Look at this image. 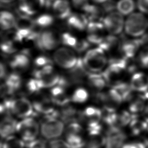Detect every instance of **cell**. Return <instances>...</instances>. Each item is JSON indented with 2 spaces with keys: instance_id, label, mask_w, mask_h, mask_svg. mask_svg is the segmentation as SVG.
Wrapping results in <instances>:
<instances>
[{
  "instance_id": "cell-43",
  "label": "cell",
  "mask_w": 148,
  "mask_h": 148,
  "mask_svg": "<svg viewBox=\"0 0 148 148\" xmlns=\"http://www.w3.org/2000/svg\"><path fill=\"white\" fill-rule=\"evenodd\" d=\"M102 8L104 12L110 13L113 12L116 8V3L113 0H108L106 2L102 4Z\"/></svg>"
},
{
  "instance_id": "cell-29",
  "label": "cell",
  "mask_w": 148,
  "mask_h": 148,
  "mask_svg": "<svg viewBox=\"0 0 148 148\" xmlns=\"http://www.w3.org/2000/svg\"><path fill=\"white\" fill-rule=\"evenodd\" d=\"M136 7L135 0H119L116 3L117 12L123 16H128L134 12Z\"/></svg>"
},
{
  "instance_id": "cell-9",
  "label": "cell",
  "mask_w": 148,
  "mask_h": 148,
  "mask_svg": "<svg viewBox=\"0 0 148 148\" xmlns=\"http://www.w3.org/2000/svg\"><path fill=\"white\" fill-rule=\"evenodd\" d=\"M146 35L140 38L124 39L120 42L119 49L121 56L127 59L134 58L137 55L140 47L146 43Z\"/></svg>"
},
{
  "instance_id": "cell-26",
  "label": "cell",
  "mask_w": 148,
  "mask_h": 148,
  "mask_svg": "<svg viewBox=\"0 0 148 148\" xmlns=\"http://www.w3.org/2000/svg\"><path fill=\"white\" fill-rule=\"evenodd\" d=\"M112 88H114L119 93L123 101H128L134 95V91L130 83L125 82L120 80L113 84Z\"/></svg>"
},
{
  "instance_id": "cell-6",
  "label": "cell",
  "mask_w": 148,
  "mask_h": 148,
  "mask_svg": "<svg viewBox=\"0 0 148 148\" xmlns=\"http://www.w3.org/2000/svg\"><path fill=\"white\" fill-rule=\"evenodd\" d=\"M83 60L86 68L90 72H100L107 64L105 51L99 47L88 50Z\"/></svg>"
},
{
  "instance_id": "cell-19",
  "label": "cell",
  "mask_w": 148,
  "mask_h": 148,
  "mask_svg": "<svg viewBox=\"0 0 148 148\" xmlns=\"http://www.w3.org/2000/svg\"><path fill=\"white\" fill-rule=\"evenodd\" d=\"M17 122L12 115L4 116L0 124V132L2 139L16 134Z\"/></svg>"
},
{
  "instance_id": "cell-34",
  "label": "cell",
  "mask_w": 148,
  "mask_h": 148,
  "mask_svg": "<svg viewBox=\"0 0 148 148\" xmlns=\"http://www.w3.org/2000/svg\"><path fill=\"white\" fill-rule=\"evenodd\" d=\"M14 38H4L1 42V50L4 54H10L15 53L17 49L14 44Z\"/></svg>"
},
{
  "instance_id": "cell-46",
  "label": "cell",
  "mask_w": 148,
  "mask_h": 148,
  "mask_svg": "<svg viewBox=\"0 0 148 148\" xmlns=\"http://www.w3.org/2000/svg\"><path fill=\"white\" fill-rule=\"evenodd\" d=\"M143 114V116H145L148 119V101L146 102V105Z\"/></svg>"
},
{
  "instance_id": "cell-11",
  "label": "cell",
  "mask_w": 148,
  "mask_h": 148,
  "mask_svg": "<svg viewBox=\"0 0 148 148\" xmlns=\"http://www.w3.org/2000/svg\"><path fill=\"white\" fill-rule=\"evenodd\" d=\"M34 42L39 50L49 51L53 50L58 46L60 39L53 31L46 30L40 31Z\"/></svg>"
},
{
  "instance_id": "cell-42",
  "label": "cell",
  "mask_w": 148,
  "mask_h": 148,
  "mask_svg": "<svg viewBox=\"0 0 148 148\" xmlns=\"http://www.w3.org/2000/svg\"><path fill=\"white\" fill-rule=\"evenodd\" d=\"M136 8L138 10L145 14H148V0H137Z\"/></svg>"
},
{
  "instance_id": "cell-37",
  "label": "cell",
  "mask_w": 148,
  "mask_h": 148,
  "mask_svg": "<svg viewBox=\"0 0 148 148\" xmlns=\"http://www.w3.org/2000/svg\"><path fill=\"white\" fill-rule=\"evenodd\" d=\"M35 69H40L47 66L53 65L52 60L46 56H39L34 60Z\"/></svg>"
},
{
  "instance_id": "cell-17",
  "label": "cell",
  "mask_w": 148,
  "mask_h": 148,
  "mask_svg": "<svg viewBox=\"0 0 148 148\" xmlns=\"http://www.w3.org/2000/svg\"><path fill=\"white\" fill-rule=\"evenodd\" d=\"M30 63V54L27 50H24L16 54L10 61V66L17 72L27 69Z\"/></svg>"
},
{
  "instance_id": "cell-40",
  "label": "cell",
  "mask_w": 148,
  "mask_h": 148,
  "mask_svg": "<svg viewBox=\"0 0 148 148\" xmlns=\"http://www.w3.org/2000/svg\"><path fill=\"white\" fill-rule=\"evenodd\" d=\"M90 44L91 43L87 40V39H81L77 40V42L73 49L76 52L81 53L87 50L90 47Z\"/></svg>"
},
{
  "instance_id": "cell-30",
  "label": "cell",
  "mask_w": 148,
  "mask_h": 148,
  "mask_svg": "<svg viewBox=\"0 0 148 148\" xmlns=\"http://www.w3.org/2000/svg\"><path fill=\"white\" fill-rule=\"evenodd\" d=\"M119 39L114 35L110 34L104 37L102 42L98 45V47L104 51H109L116 46H119Z\"/></svg>"
},
{
  "instance_id": "cell-20",
  "label": "cell",
  "mask_w": 148,
  "mask_h": 148,
  "mask_svg": "<svg viewBox=\"0 0 148 148\" xmlns=\"http://www.w3.org/2000/svg\"><path fill=\"white\" fill-rule=\"evenodd\" d=\"M51 8L54 15L60 19L67 18L72 14L68 0H54L52 3Z\"/></svg>"
},
{
  "instance_id": "cell-38",
  "label": "cell",
  "mask_w": 148,
  "mask_h": 148,
  "mask_svg": "<svg viewBox=\"0 0 148 148\" xmlns=\"http://www.w3.org/2000/svg\"><path fill=\"white\" fill-rule=\"evenodd\" d=\"M25 148H47V140L44 138H37L26 143Z\"/></svg>"
},
{
  "instance_id": "cell-4",
  "label": "cell",
  "mask_w": 148,
  "mask_h": 148,
  "mask_svg": "<svg viewBox=\"0 0 148 148\" xmlns=\"http://www.w3.org/2000/svg\"><path fill=\"white\" fill-rule=\"evenodd\" d=\"M39 134H40V123L32 116L18 121L16 135L26 143L38 138Z\"/></svg>"
},
{
  "instance_id": "cell-47",
  "label": "cell",
  "mask_w": 148,
  "mask_h": 148,
  "mask_svg": "<svg viewBox=\"0 0 148 148\" xmlns=\"http://www.w3.org/2000/svg\"><path fill=\"white\" fill-rule=\"evenodd\" d=\"M93 2L97 4H103L106 2L108 0H92Z\"/></svg>"
},
{
  "instance_id": "cell-48",
  "label": "cell",
  "mask_w": 148,
  "mask_h": 148,
  "mask_svg": "<svg viewBox=\"0 0 148 148\" xmlns=\"http://www.w3.org/2000/svg\"><path fill=\"white\" fill-rule=\"evenodd\" d=\"M0 1H1V2L2 4L6 5V4H9V3L12 2L14 0H0Z\"/></svg>"
},
{
  "instance_id": "cell-24",
  "label": "cell",
  "mask_w": 148,
  "mask_h": 148,
  "mask_svg": "<svg viewBox=\"0 0 148 148\" xmlns=\"http://www.w3.org/2000/svg\"><path fill=\"white\" fill-rule=\"evenodd\" d=\"M87 79L90 86L97 91L102 90L107 84L102 73H89Z\"/></svg>"
},
{
  "instance_id": "cell-7",
  "label": "cell",
  "mask_w": 148,
  "mask_h": 148,
  "mask_svg": "<svg viewBox=\"0 0 148 148\" xmlns=\"http://www.w3.org/2000/svg\"><path fill=\"white\" fill-rule=\"evenodd\" d=\"M83 148H106V136L102 124L87 128Z\"/></svg>"
},
{
  "instance_id": "cell-45",
  "label": "cell",
  "mask_w": 148,
  "mask_h": 148,
  "mask_svg": "<svg viewBox=\"0 0 148 148\" xmlns=\"http://www.w3.org/2000/svg\"><path fill=\"white\" fill-rule=\"evenodd\" d=\"M6 68L5 65V64L2 62L1 63V78L5 79L6 77Z\"/></svg>"
},
{
  "instance_id": "cell-41",
  "label": "cell",
  "mask_w": 148,
  "mask_h": 148,
  "mask_svg": "<svg viewBox=\"0 0 148 148\" xmlns=\"http://www.w3.org/2000/svg\"><path fill=\"white\" fill-rule=\"evenodd\" d=\"M148 144L142 141L126 142L121 148H147Z\"/></svg>"
},
{
  "instance_id": "cell-33",
  "label": "cell",
  "mask_w": 148,
  "mask_h": 148,
  "mask_svg": "<svg viewBox=\"0 0 148 148\" xmlns=\"http://www.w3.org/2000/svg\"><path fill=\"white\" fill-rule=\"evenodd\" d=\"M54 17L50 14L44 13L38 16L34 22L35 25L41 28H47L50 27L54 23Z\"/></svg>"
},
{
  "instance_id": "cell-31",
  "label": "cell",
  "mask_w": 148,
  "mask_h": 148,
  "mask_svg": "<svg viewBox=\"0 0 148 148\" xmlns=\"http://www.w3.org/2000/svg\"><path fill=\"white\" fill-rule=\"evenodd\" d=\"M136 56V60L139 66L148 69V44L143 45Z\"/></svg>"
},
{
  "instance_id": "cell-15",
  "label": "cell",
  "mask_w": 148,
  "mask_h": 148,
  "mask_svg": "<svg viewBox=\"0 0 148 148\" xmlns=\"http://www.w3.org/2000/svg\"><path fill=\"white\" fill-rule=\"evenodd\" d=\"M87 69L86 68L83 60L81 58H78L76 65L69 69L68 76H66L71 85V84H81L86 78L88 76Z\"/></svg>"
},
{
  "instance_id": "cell-8",
  "label": "cell",
  "mask_w": 148,
  "mask_h": 148,
  "mask_svg": "<svg viewBox=\"0 0 148 148\" xmlns=\"http://www.w3.org/2000/svg\"><path fill=\"white\" fill-rule=\"evenodd\" d=\"M102 110L95 106H90L79 112L77 121L85 127V128L94 127L102 124Z\"/></svg>"
},
{
  "instance_id": "cell-16",
  "label": "cell",
  "mask_w": 148,
  "mask_h": 148,
  "mask_svg": "<svg viewBox=\"0 0 148 148\" xmlns=\"http://www.w3.org/2000/svg\"><path fill=\"white\" fill-rule=\"evenodd\" d=\"M130 84L133 91L138 93L148 91V74L141 71L135 72L131 76Z\"/></svg>"
},
{
  "instance_id": "cell-49",
  "label": "cell",
  "mask_w": 148,
  "mask_h": 148,
  "mask_svg": "<svg viewBox=\"0 0 148 148\" xmlns=\"http://www.w3.org/2000/svg\"><path fill=\"white\" fill-rule=\"evenodd\" d=\"M146 43H147L148 44V34L147 33L146 35Z\"/></svg>"
},
{
  "instance_id": "cell-36",
  "label": "cell",
  "mask_w": 148,
  "mask_h": 148,
  "mask_svg": "<svg viewBox=\"0 0 148 148\" xmlns=\"http://www.w3.org/2000/svg\"><path fill=\"white\" fill-rule=\"evenodd\" d=\"M26 87L27 91L30 94L38 93L43 88L39 80L35 77L30 79L28 80L26 84Z\"/></svg>"
},
{
  "instance_id": "cell-27",
  "label": "cell",
  "mask_w": 148,
  "mask_h": 148,
  "mask_svg": "<svg viewBox=\"0 0 148 148\" xmlns=\"http://www.w3.org/2000/svg\"><path fill=\"white\" fill-rule=\"evenodd\" d=\"M16 18L11 12L7 10H3L1 12L0 24L2 30L6 31L15 28Z\"/></svg>"
},
{
  "instance_id": "cell-25",
  "label": "cell",
  "mask_w": 148,
  "mask_h": 148,
  "mask_svg": "<svg viewBox=\"0 0 148 148\" xmlns=\"http://www.w3.org/2000/svg\"><path fill=\"white\" fill-rule=\"evenodd\" d=\"M79 112H77L75 108L73 106L66 105L62 106V108L59 111V119H60L64 123L67 124L73 122L77 121Z\"/></svg>"
},
{
  "instance_id": "cell-3",
  "label": "cell",
  "mask_w": 148,
  "mask_h": 148,
  "mask_svg": "<svg viewBox=\"0 0 148 148\" xmlns=\"http://www.w3.org/2000/svg\"><path fill=\"white\" fill-rule=\"evenodd\" d=\"M86 130L78 121L66 124L62 134V139L69 148H83L85 143Z\"/></svg>"
},
{
  "instance_id": "cell-18",
  "label": "cell",
  "mask_w": 148,
  "mask_h": 148,
  "mask_svg": "<svg viewBox=\"0 0 148 148\" xmlns=\"http://www.w3.org/2000/svg\"><path fill=\"white\" fill-rule=\"evenodd\" d=\"M130 133L131 135L136 136L147 131L148 128V119L145 116L143 117L140 115L134 116L128 125Z\"/></svg>"
},
{
  "instance_id": "cell-28",
  "label": "cell",
  "mask_w": 148,
  "mask_h": 148,
  "mask_svg": "<svg viewBox=\"0 0 148 148\" xmlns=\"http://www.w3.org/2000/svg\"><path fill=\"white\" fill-rule=\"evenodd\" d=\"M26 143L17 135L14 134L3 139L1 148H25Z\"/></svg>"
},
{
  "instance_id": "cell-50",
  "label": "cell",
  "mask_w": 148,
  "mask_h": 148,
  "mask_svg": "<svg viewBox=\"0 0 148 148\" xmlns=\"http://www.w3.org/2000/svg\"><path fill=\"white\" fill-rule=\"evenodd\" d=\"M147 134H148V128H147Z\"/></svg>"
},
{
  "instance_id": "cell-23",
  "label": "cell",
  "mask_w": 148,
  "mask_h": 148,
  "mask_svg": "<svg viewBox=\"0 0 148 148\" xmlns=\"http://www.w3.org/2000/svg\"><path fill=\"white\" fill-rule=\"evenodd\" d=\"M132 117L133 115L128 110L116 112L113 121V127L123 129L129 125Z\"/></svg>"
},
{
  "instance_id": "cell-14",
  "label": "cell",
  "mask_w": 148,
  "mask_h": 148,
  "mask_svg": "<svg viewBox=\"0 0 148 148\" xmlns=\"http://www.w3.org/2000/svg\"><path fill=\"white\" fill-rule=\"evenodd\" d=\"M46 0H18V15L31 16L45 7Z\"/></svg>"
},
{
  "instance_id": "cell-22",
  "label": "cell",
  "mask_w": 148,
  "mask_h": 148,
  "mask_svg": "<svg viewBox=\"0 0 148 148\" xmlns=\"http://www.w3.org/2000/svg\"><path fill=\"white\" fill-rule=\"evenodd\" d=\"M128 102V110L132 115H140V114L143 113L147 101L141 94L138 93L136 95H133Z\"/></svg>"
},
{
  "instance_id": "cell-21",
  "label": "cell",
  "mask_w": 148,
  "mask_h": 148,
  "mask_svg": "<svg viewBox=\"0 0 148 148\" xmlns=\"http://www.w3.org/2000/svg\"><path fill=\"white\" fill-rule=\"evenodd\" d=\"M67 25L74 30L84 31L87 28L88 19L86 15L78 13H72L66 18Z\"/></svg>"
},
{
  "instance_id": "cell-13",
  "label": "cell",
  "mask_w": 148,
  "mask_h": 148,
  "mask_svg": "<svg viewBox=\"0 0 148 148\" xmlns=\"http://www.w3.org/2000/svg\"><path fill=\"white\" fill-rule=\"evenodd\" d=\"M104 131L106 136V148H121L127 142V135L123 129L112 127Z\"/></svg>"
},
{
  "instance_id": "cell-32",
  "label": "cell",
  "mask_w": 148,
  "mask_h": 148,
  "mask_svg": "<svg viewBox=\"0 0 148 148\" xmlns=\"http://www.w3.org/2000/svg\"><path fill=\"white\" fill-rule=\"evenodd\" d=\"M88 98V91L83 87H79L76 89L71 97V101L76 103H84L87 101Z\"/></svg>"
},
{
  "instance_id": "cell-10",
  "label": "cell",
  "mask_w": 148,
  "mask_h": 148,
  "mask_svg": "<svg viewBox=\"0 0 148 148\" xmlns=\"http://www.w3.org/2000/svg\"><path fill=\"white\" fill-rule=\"evenodd\" d=\"M53 59L57 65L66 69L73 68L78 60L75 53L67 47L57 49L54 53Z\"/></svg>"
},
{
  "instance_id": "cell-2",
  "label": "cell",
  "mask_w": 148,
  "mask_h": 148,
  "mask_svg": "<svg viewBox=\"0 0 148 148\" xmlns=\"http://www.w3.org/2000/svg\"><path fill=\"white\" fill-rule=\"evenodd\" d=\"M124 31L132 38H140L148 32V18L146 14L140 12H133L125 20Z\"/></svg>"
},
{
  "instance_id": "cell-44",
  "label": "cell",
  "mask_w": 148,
  "mask_h": 148,
  "mask_svg": "<svg viewBox=\"0 0 148 148\" xmlns=\"http://www.w3.org/2000/svg\"><path fill=\"white\" fill-rule=\"evenodd\" d=\"M72 4L75 8L83 10L89 3L88 0H72Z\"/></svg>"
},
{
  "instance_id": "cell-1",
  "label": "cell",
  "mask_w": 148,
  "mask_h": 148,
  "mask_svg": "<svg viewBox=\"0 0 148 148\" xmlns=\"http://www.w3.org/2000/svg\"><path fill=\"white\" fill-rule=\"evenodd\" d=\"M1 113L5 116L13 115L20 120L32 116L34 109L32 103L28 99L20 97L5 99L1 104Z\"/></svg>"
},
{
  "instance_id": "cell-35",
  "label": "cell",
  "mask_w": 148,
  "mask_h": 148,
  "mask_svg": "<svg viewBox=\"0 0 148 148\" xmlns=\"http://www.w3.org/2000/svg\"><path fill=\"white\" fill-rule=\"evenodd\" d=\"M60 42L67 47H74L77 42L76 38L69 32H64L60 38Z\"/></svg>"
},
{
  "instance_id": "cell-39",
  "label": "cell",
  "mask_w": 148,
  "mask_h": 148,
  "mask_svg": "<svg viewBox=\"0 0 148 148\" xmlns=\"http://www.w3.org/2000/svg\"><path fill=\"white\" fill-rule=\"evenodd\" d=\"M47 148H69V147L62 138H60L47 140Z\"/></svg>"
},
{
  "instance_id": "cell-12",
  "label": "cell",
  "mask_w": 148,
  "mask_h": 148,
  "mask_svg": "<svg viewBox=\"0 0 148 148\" xmlns=\"http://www.w3.org/2000/svg\"><path fill=\"white\" fill-rule=\"evenodd\" d=\"M105 29L112 35H119L124 29L125 21L122 15L119 12H112L103 19Z\"/></svg>"
},
{
  "instance_id": "cell-5",
  "label": "cell",
  "mask_w": 148,
  "mask_h": 148,
  "mask_svg": "<svg viewBox=\"0 0 148 148\" xmlns=\"http://www.w3.org/2000/svg\"><path fill=\"white\" fill-rule=\"evenodd\" d=\"M40 127L43 138L50 140L62 136L65 126L64 123L58 117H45L40 123Z\"/></svg>"
}]
</instances>
